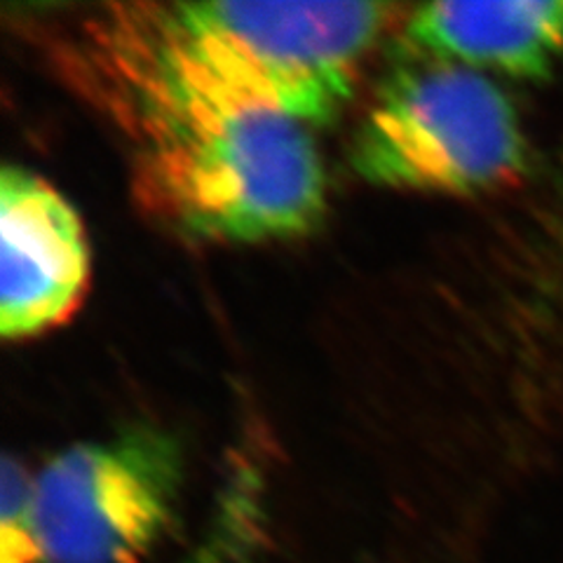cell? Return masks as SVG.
I'll return each instance as SVG.
<instances>
[{
	"instance_id": "8992f818",
	"label": "cell",
	"mask_w": 563,
	"mask_h": 563,
	"mask_svg": "<svg viewBox=\"0 0 563 563\" xmlns=\"http://www.w3.org/2000/svg\"><path fill=\"white\" fill-rule=\"evenodd\" d=\"M407 38L420 55L479 74L540 80L563 59V0L418 5Z\"/></svg>"
},
{
	"instance_id": "ba28073f",
	"label": "cell",
	"mask_w": 563,
	"mask_h": 563,
	"mask_svg": "<svg viewBox=\"0 0 563 563\" xmlns=\"http://www.w3.org/2000/svg\"><path fill=\"white\" fill-rule=\"evenodd\" d=\"M0 563H47L33 503V477L5 455L0 479Z\"/></svg>"
},
{
	"instance_id": "52a82bcc",
	"label": "cell",
	"mask_w": 563,
	"mask_h": 563,
	"mask_svg": "<svg viewBox=\"0 0 563 563\" xmlns=\"http://www.w3.org/2000/svg\"><path fill=\"white\" fill-rule=\"evenodd\" d=\"M263 544V484L242 467L225 484L207 531L181 563H256Z\"/></svg>"
},
{
	"instance_id": "7a4b0ae2",
	"label": "cell",
	"mask_w": 563,
	"mask_h": 563,
	"mask_svg": "<svg viewBox=\"0 0 563 563\" xmlns=\"http://www.w3.org/2000/svg\"><path fill=\"white\" fill-rule=\"evenodd\" d=\"M350 165L374 186L472 196L517 179L526 141L496 82L420 55L383 78L352 136Z\"/></svg>"
},
{
	"instance_id": "6da1fadb",
	"label": "cell",
	"mask_w": 563,
	"mask_h": 563,
	"mask_svg": "<svg viewBox=\"0 0 563 563\" xmlns=\"http://www.w3.org/2000/svg\"><path fill=\"white\" fill-rule=\"evenodd\" d=\"M70 68L125 134L136 198L172 231L244 244L320 225L327 179L308 128L211 66L169 5L95 12Z\"/></svg>"
},
{
	"instance_id": "5b68a950",
	"label": "cell",
	"mask_w": 563,
	"mask_h": 563,
	"mask_svg": "<svg viewBox=\"0 0 563 563\" xmlns=\"http://www.w3.org/2000/svg\"><path fill=\"white\" fill-rule=\"evenodd\" d=\"M87 242L76 209L22 167L0 174V333L29 339L64 322L87 287Z\"/></svg>"
},
{
	"instance_id": "277c9868",
	"label": "cell",
	"mask_w": 563,
	"mask_h": 563,
	"mask_svg": "<svg viewBox=\"0 0 563 563\" xmlns=\"http://www.w3.org/2000/svg\"><path fill=\"white\" fill-rule=\"evenodd\" d=\"M181 486V446L161 428L66 449L33 477L47 563H141L172 528Z\"/></svg>"
},
{
	"instance_id": "3957f363",
	"label": "cell",
	"mask_w": 563,
	"mask_h": 563,
	"mask_svg": "<svg viewBox=\"0 0 563 563\" xmlns=\"http://www.w3.org/2000/svg\"><path fill=\"white\" fill-rule=\"evenodd\" d=\"M169 10L192 47L223 76L314 128L336 118L355 95L360 70L395 8L214 0Z\"/></svg>"
}]
</instances>
